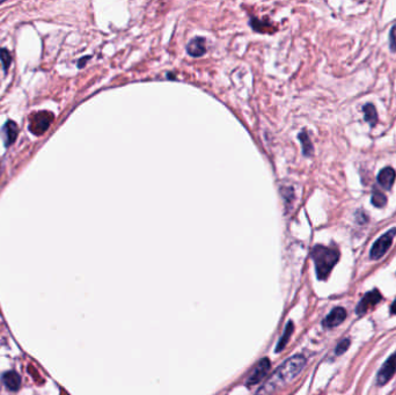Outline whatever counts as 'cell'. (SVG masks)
<instances>
[{
	"label": "cell",
	"instance_id": "obj_1",
	"mask_svg": "<svg viewBox=\"0 0 396 395\" xmlns=\"http://www.w3.org/2000/svg\"><path fill=\"white\" fill-rule=\"evenodd\" d=\"M307 360L301 355H295L293 357L286 359L282 363L272 375L270 376L267 381L261 386L256 395H273L278 390L285 387L286 385L297 378L306 366Z\"/></svg>",
	"mask_w": 396,
	"mask_h": 395
},
{
	"label": "cell",
	"instance_id": "obj_2",
	"mask_svg": "<svg viewBox=\"0 0 396 395\" xmlns=\"http://www.w3.org/2000/svg\"><path fill=\"white\" fill-rule=\"evenodd\" d=\"M312 259L315 264V270L317 278L324 281L328 278L335 264L338 262L339 253L337 249L329 248V247L316 245L312 249Z\"/></svg>",
	"mask_w": 396,
	"mask_h": 395
},
{
	"label": "cell",
	"instance_id": "obj_3",
	"mask_svg": "<svg viewBox=\"0 0 396 395\" xmlns=\"http://www.w3.org/2000/svg\"><path fill=\"white\" fill-rule=\"evenodd\" d=\"M396 236V228H391L388 232H386L384 236H381L378 240L374 242L371 249V256L372 260H379L384 256L387 250L390 248L391 244H393V239Z\"/></svg>",
	"mask_w": 396,
	"mask_h": 395
},
{
	"label": "cell",
	"instance_id": "obj_4",
	"mask_svg": "<svg viewBox=\"0 0 396 395\" xmlns=\"http://www.w3.org/2000/svg\"><path fill=\"white\" fill-rule=\"evenodd\" d=\"M52 119H54V115L48 111H41L33 115L32 119H30V124H29L30 131H32L34 134L40 136V134L45 132L48 128H49Z\"/></svg>",
	"mask_w": 396,
	"mask_h": 395
},
{
	"label": "cell",
	"instance_id": "obj_5",
	"mask_svg": "<svg viewBox=\"0 0 396 395\" xmlns=\"http://www.w3.org/2000/svg\"><path fill=\"white\" fill-rule=\"evenodd\" d=\"M396 373V353H394L390 357L386 360L384 365L378 372L377 384L379 386H384L386 383L391 379Z\"/></svg>",
	"mask_w": 396,
	"mask_h": 395
},
{
	"label": "cell",
	"instance_id": "obj_6",
	"mask_svg": "<svg viewBox=\"0 0 396 395\" xmlns=\"http://www.w3.org/2000/svg\"><path fill=\"white\" fill-rule=\"evenodd\" d=\"M382 299V296L380 291L373 290L371 292H367L363 297L362 300L358 304V306L356 308V313L358 315H364L366 312H368L371 308H373L377 304H379Z\"/></svg>",
	"mask_w": 396,
	"mask_h": 395
},
{
	"label": "cell",
	"instance_id": "obj_7",
	"mask_svg": "<svg viewBox=\"0 0 396 395\" xmlns=\"http://www.w3.org/2000/svg\"><path fill=\"white\" fill-rule=\"evenodd\" d=\"M270 366H271V364H270V360L268 358H263L262 360H260V363L256 365L254 371L248 377L246 381L247 387H251V386L260 384L261 381L263 380V378L268 375Z\"/></svg>",
	"mask_w": 396,
	"mask_h": 395
},
{
	"label": "cell",
	"instance_id": "obj_8",
	"mask_svg": "<svg viewBox=\"0 0 396 395\" xmlns=\"http://www.w3.org/2000/svg\"><path fill=\"white\" fill-rule=\"evenodd\" d=\"M346 319V311L343 307H335L330 313L325 316L323 322L324 328H334L341 324Z\"/></svg>",
	"mask_w": 396,
	"mask_h": 395
},
{
	"label": "cell",
	"instance_id": "obj_9",
	"mask_svg": "<svg viewBox=\"0 0 396 395\" xmlns=\"http://www.w3.org/2000/svg\"><path fill=\"white\" fill-rule=\"evenodd\" d=\"M187 51L190 56L193 57H201L206 53L205 48V38L203 37H195L189 42L188 47H187Z\"/></svg>",
	"mask_w": 396,
	"mask_h": 395
},
{
	"label": "cell",
	"instance_id": "obj_10",
	"mask_svg": "<svg viewBox=\"0 0 396 395\" xmlns=\"http://www.w3.org/2000/svg\"><path fill=\"white\" fill-rule=\"evenodd\" d=\"M396 173L391 167H385L378 174V182L384 189H390L395 181Z\"/></svg>",
	"mask_w": 396,
	"mask_h": 395
},
{
	"label": "cell",
	"instance_id": "obj_11",
	"mask_svg": "<svg viewBox=\"0 0 396 395\" xmlns=\"http://www.w3.org/2000/svg\"><path fill=\"white\" fill-rule=\"evenodd\" d=\"M3 381L6 385V387L10 390H13V392L19 389L21 386V377L15 371H8L4 373Z\"/></svg>",
	"mask_w": 396,
	"mask_h": 395
},
{
	"label": "cell",
	"instance_id": "obj_12",
	"mask_svg": "<svg viewBox=\"0 0 396 395\" xmlns=\"http://www.w3.org/2000/svg\"><path fill=\"white\" fill-rule=\"evenodd\" d=\"M293 328H294V324H293L292 321L287 322L286 327L284 329V334H283V336L281 337V340H279V342H278V344H277V348H276L277 353H279L281 350H283V349L285 348V345L287 344V342H289V340L291 338V335H292Z\"/></svg>",
	"mask_w": 396,
	"mask_h": 395
},
{
	"label": "cell",
	"instance_id": "obj_13",
	"mask_svg": "<svg viewBox=\"0 0 396 395\" xmlns=\"http://www.w3.org/2000/svg\"><path fill=\"white\" fill-rule=\"evenodd\" d=\"M4 131L6 133V146L13 144L17 136V125L13 121H8L4 127Z\"/></svg>",
	"mask_w": 396,
	"mask_h": 395
},
{
	"label": "cell",
	"instance_id": "obj_14",
	"mask_svg": "<svg viewBox=\"0 0 396 395\" xmlns=\"http://www.w3.org/2000/svg\"><path fill=\"white\" fill-rule=\"evenodd\" d=\"M364 115H365V121L371 124V127H374L378 122V114H377V109L372 103H367L365 105L363 108Z\"/></svg>",
	"mask_w": 396,
	"mask_h": 395
},
{
	"label": "cell",
	"instance_id": "obj_15",
	"mask_svg": "<svg viewBox=\"0 0 396 395\" xmlns=\"http://www.w3.org/2000/svg\"><path fill=\"white\" fill-rule=\"evenodd\" d=\"M299 140H300V143H301L302 145V153L304 155H306V157H311V155L313 154V145H312V142L310 140V137H308V134L306 131H302L301 133L299 134Z\"/></svg>",
	"mask_w": 396,
	"mask_h": 395
},
{
	"label": "cell",
	"instance_id": "obj_16",
	"mask_svg": "<svg viewBox=\"0 0 396 395\" xmlns=\"http://www.w3.org/2000/svg\"><path fill=\"white\" fill-rule=\"evenodd\" d=\"M371 202L376 207H384L387 204V197L386 195L378 192V190H373Z\"/></svg>",
	"mask_w": 396,
	"mask_h": 395
},
{
	"label": "cell",
	"instance_id": "obj_17",
	"mask_svg": "<svg viewBox=\"0 0 396 395\" xmlns=\"http://www.w3.org/2000/svg\"><path fill=\"white\" fill-rule=\"evenodd\" d=\"M11 63H12L11 54L8 53L6 49H0V66L3 67V70L7 72Z\"/></svg>",
	"mask_w": 396,
	"mask_h": 395
},
{
	"label": "cell",
	"instance_id": "obj_18",
	"mask_svg": "<svg viewBox=\"0 0 396 395\" xmlns=\"http://www.w3.org/2000/svg\"><path fill=\"white\" fill-rule=\"evenodd\" d=\"M389 47H390V50L393 51V53H395V51H396V25H394L393 27H391V29H390V33H389Z\"/></svg>",
	"mask_w": 396,
	"mask_h": 395
},
{
	"label": "cell",
	"instance_id": "obj_19",
	"mask_svg": "<svg viewBox=\"0 0 396 395\" xmlns=\"http://www.w3.org/2000/svg\"><path fill=\"white\" fill-rule=\"evenodd\" d=\"M350 340L349 338H346V340H343L339 344L336 346V355H342L344 354L345 351L347 350V348H349L350 345Z\"/></svg>",
	"mask_w": 396,
	"mask_h": 395
},
{
	"label": "cell",
	"instance_id": "obj_20",
	"mask_svg": "<svg viewBox=\"0 0 396 395\" xmlns=\"http://www.w3.org/2000/svg\"><path fill=\"white\" fill-rule=\"evenodd\" d=\"M390 312H391V314H396V299L394 300V303L391 304V306H390Z\"/></svg>",
	"mask_w": 396,
	"mask_h": 395
}]
</instances>
